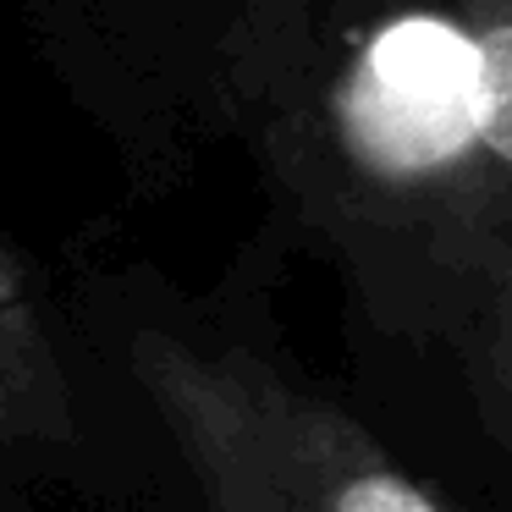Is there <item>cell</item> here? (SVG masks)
<instances>
[{
  "label": "cell",
  "instance_id": "cell-3",
  "mask_svg": "<svg viewBox=\"0 0 512 512\" xmlns=\"http://www.w3.org/2000/svg\"><path fill=\"white\" fill-rule=\"evenodd\" d=\"M336 512H435V501L397 474H364L336 496Z\"/></svg>",
  "mask_w": 512,
  "mask_h": 512
},
{
  "label": "cell",
  "instance_id": "cell-1",
  "mask_svg": "<svg viewBox=\"0 0 512 512\" xmlns=\"http://www.w3.org/2000/svg\"><path fill=\"white\" fill-rule=\"evenodd\" d=\"M336 133L375 177H424L479 144V39L446 17H397L336 89Z\"/></svg>",
  "mask_w": 512,
  "mask_h": 512
},
{
  "label": "cell",
  "instance_id": "cell-2",
  "mask_svg": "<svg viewBox=\"0 0 512 512\" xmlns=\"http://www.w3.org/2000/svg\"><path fill=\"white\" fill-rule=\"evenodd\" d=\"M479 144L512 160V23L479 34Z\"/></svg>",
  "mask_w": 512,
  "mask_h": 512
}]
</instances>
